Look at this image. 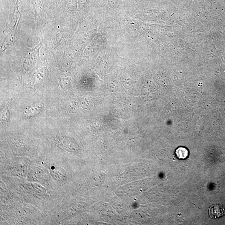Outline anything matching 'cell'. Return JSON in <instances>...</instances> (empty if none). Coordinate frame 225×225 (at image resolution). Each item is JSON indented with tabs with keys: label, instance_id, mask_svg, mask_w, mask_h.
<instances>
[{
	"label": "cell",
	"instance_id": "7a4b0ae2",
	"mask_svg": "<svg viewBox=\"0 0 225 225\" xmlns=\"http://www.w3.org/2000/svg\"><path fill=\"white\" fill-rule=\"evenodd\" d=\"M175 153L178 159H184L188 157L189 151L185 148L180 147L176 150Z\"/></svg>",
	"mask_w": 225,
	"mask_h": 225
},
{
	"label": "cell",
	"instance_id": "6da1fadb",
	"mask_svg": "<svg viewBox=\"0 0 225 225\" xmlns=\"http://www.w3.org/2000/svg\"><path fill=\"white\" fill-rule=\"evenodd\" d=\"M209 215L211 218H218L225 215V207L220 204H215L209 209Z\"/></svg>",
	"mask_w": 225,
	"mask_h": 225
}]
</instances>
